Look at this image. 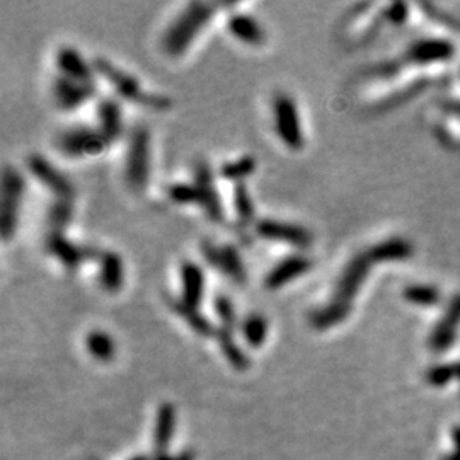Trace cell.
<instances>
[{
    "instance_id": "52a82bcc",
    "label": "cell",
    "mask_w": 460,
    "mask_h": 460,
    "mask_svg": "<svg viewBox=\"0 0 460 460\" xmlns=\"http://www.w3.org/2000/svg\"><path fill=\"white\" fill-rule=\"evenodd\" d=\"M107 136L102 134L101 128H93L87 125H77L57 135V145L65 155L78 157L89 155V153H99L111 145Z\"/></svg>"
},
{
    "instance_id": "d590c367",
    "label": "cell",
    "mask_w": 460,
    "mask_h": 460,
    "mask_svg": "<svg viewBox=\"0 0 460 460\" xmlns=\"http://www.w3.org/2000/svg\"><path fill=\"white\" fill-rule=\"evenodd\" d=\"M455 367V375H457V379L460 380V363H454Z\"/></svg>"
},
{
    "instance_id": "f546056e",
    "label": "cell",
    "mask_w": 460,
    "mask_h": 460,
    "mask_svg": "<svg viewBox=\"0 0 460 460\" xmlns=\"http://www.w3.org/2000/svg\"><path fill=\"white\" fill-rule=\"evenodd\" d=\"M404 298L414 305L430 307L437 305L440 300V292L428 285H411L404 290Z\"/></svg>"
},
{
    "instance_id": "5bb4252c",
    "label": "cell",
    "mask_w": 460,
    "mask_h": 460,
    "mask_svg": "<svg viewBox=\"0 0 460 460\" xmlns=\"http://www.w3.org/2000/svg\"><path fill=\"white\" fill-rule=\"evenodd\" d=\"M310 268H312L310 258L304 254H290L269 269L266 278H264V285L268 290H278L298 276L305 275Z\"/></svg>"
},
{
    "instance_id": "7402d4cb",
    "label": "cell",
    "mask_w": 460,
    "mask_h": 460,
    "mask_svg": "<svg viewBox=\"0 0 460 460\" xmlns=\"http://www.w3.org/2000/svg\"><path fill=\"white\" fill-rule=\"evenodd\" d=\"M167 304L196 334L200 336L217 334V327L211 324L203 314H200V310H198L196 307L186 304V302H182L181 298L177 297H167Z\"/></svg>"
},
{
    "instance_id": "ffe728a7",
    "label": "cell",
    "mask_w": 460,
    "mask_h": 460,
    "mask_svg": "<svg viewBox=\"0 0 460 460\" xmlns=\"http://www.w3.org/2000/svg\"><path fill=\"white\" fill-rule=\"evenodd\" d=\"M99 283L106 292L114 293L123 285V261L114 251H102L98 258Z\"/></svg>"
},
{
    "instance_id": "4dcf8cb0",
    "label": "cell",
    "mask_w": 460,
    "mask_h": 460,
    "mask_svg": "<svg viewBox=\"0 0 460 460\" xmlns=\"http://www.w3.org/2000/svg\"><path fill=\"white\" fill-rule=\"evenodd\" d=\"M213 309H215V314H217L218 321H220L222 327L234 331L235 309L230 298L223 295V293H217V295L213 297Z\"/></svg>"
},
{
    "instance_id": "74e56055",
    "label": "cell",
    "mask_w": 460,
    "mask_h": 460,
    "mask_svg": "<svg viewBox=\"0 0 460 460\" xmlns=\"http://www.w3.org/2000/svg\"><path fill=\"white\" fill-rule=\"evenodd\" d=\"M157 460H171V459H167V457H164V455H160V457L157 459Z\"/></svg>"
},
{
    "instance_id": "44dd1931",
    "label": "cell",
    "mask_w": 460,
    "mask_h": 460,
    "mask_svg": "<svg viewBox=\"0 0 460 460\" xmlns=\"http://www.w3.org/2000/svg\"><path fill=\"white\" fill-rule=\"evenodd\" d=\"M234 203L235 213H237V225H235V234L242 239V242L251 244L249 235H247V227L254 222V203L247 189L246 182H235L234 189Z\"/></svg>"
},
{
    "instance_id": "9c48e42d",
    "label": "cell",
    "mask_w": 460,
    "mask_h": 460,
    "mask_svg": "<svg viewBox=\"0 0 460 460\" xmlns=\"http://www.w3.org/2000/svg\"><path fill=\"white\" fill-rule=\"evenodd\" d=\"M201 254L215 269H220L225 276L234 280L235 283H246L247 273L240 259L239 251L232 244H215L210 239L201 240Z\"/></svg>"
},
{
    "instance_id": "277c9868",
    "label": "cell",
    "mask_w": 460,
    "mask_h": 460,
    "mask_svg": "<svg viewBox=\"0 0 460 460\" xmlns=\"http://www.w3.org/2000/svg\"><path fill=\"white\" fill-rule=\"evenodd\" d=\"M125 177L134 191H142L148 179V130L143 125H135L128 140Z\"/></svg>"
},
{
    "instance_id": "7a4b0ae2",
    "label": "cell",
    "mask_w": 460,
    "mask_h": 460,
    "mask_svg": "<svg viewBox=\"0 0 460 460\" xmlns=\"http://www.w3.org/2000/svg\"><path fill=\"white\" fill-rule=\"evenodd\" d=\"M218 6H222V4L201 2V0H194V2L188 4L172 19V23L169 24L163 38H160L164 52L171 57L182 55V52L193 43L203 26L210 23L211 16Z\"/></svg>"
},
{
    "instance_id": "e575fe53",
    "label": "cell",
    "mask_w": 460,
    "mask_h": 460,
    "mask_svg": "<svg viewBox=\"0 0 460 460\" xmlns=\"http://www.w3.org/2000/svg\"><path fill=\"white\" fill-rule=\"evenodd\" d=\"M452 438H454L455 452L449 455L445 460H460V426H455L454 432H452Z\"/></svg>"
},
{
    "instance_id": "603a6c76",
    "label": "cell",
    "mask_w": 460,
    "mask_h": 460,
    "mask_svg": "<svg viewBox=\"0 0 460 460\" xmlns=\"http://www.w3.org/2000/svg\"><path fill=\"white\" fill-rule=\"evenodd\" d=\"M99 128L111 142H114L122 134V111L114 99H102L98 106Z\"/></svg>"
},
{
    "instance_id": "8d00e7d4",
    "label": "cell",
    "mask_w": 460,
    "mask_h": 460,
    "mask_svg": "<svg viewBox=\"0 0 460 460\" xmlns=\"http://www.w3.org/2000/svg\"><path fill=\"white\" fill-rule=\"evenodd\" d=\"M131 460H148L147 457H135V459H131Z\"/></svg>"
},
{
    "instance_id": "d4e9b609",
    "label": "cell",
    "mask_w": 460,
    "mask_h": 460,
    "mask_svg": "<svg viewBox=\"0 0 460 460\" xmlns=\"http://www.w3.org/2000/svg\"><path fill=\"white\" fill-rule=\"evenodd\" d=\"M215 336H217L218 345H220V350L223 356L227 358V362H229L235 370H247V368H249V358L244 355V351L240 350L237 343H235L234 333H232L230 329H225V327L220 326Z\"/></svg>"
},
{
    "instance_id": "8992f818",
    "label": "cell",
    "mask_w": 460,
    "mask_h": 460,
    "mask_svg": "<svg viewBox=\"0 0 460 460\" xmlns=\"http://www.w3.org/2000/svg\"><path fill=\"white\" fill-rule=\"evenodd\" d=\"M24 191V179L12 165H4L2 171V213H0V232L7 240L14 235L18 227L19 203Z\"/></svg>"
},
{
    "instance_id": "1f68e13d",
    "label": "cell",
    "mask_w": 460,
    "mask_h": 460,
    "mask_svg": "<svg viewBox=\"0 0 460 460\" xmlns=\"http://www.w3.org/2000/svg\"><path fill=\"white\" fill-rule=\"evenodd\" d=\"M167 194L176 203H198V191L193 182H172L169 184Z\"/></svg>"
},
{
    "instance_id": "e0dca14e",
    "label": "cell",
    "mask_w": 460,
    "mask_h": 460,
    "mask_svg": "<svg viewBox=\"0 0 460 460\" xmlns=\"http://www.w3.org/2000/svg\"><path fill=\"white\" fill-rule=\"evenodd\" d=\"M460 324V295L452 300V304L447 310L445 317L442 319L440 324L430 336V346L435 351H445L454 345V339L457 336V329Z\"/></svg>"
},
{
    "instance_id": "cb8c5ba5",
    "label": "cell",
    "mask_w": 460,
    "mask_h": 460,
    "mask_svg": "<svg viewBox=\"0 0 460 460\" xmlns=\"http://www.w3.org/2000/svg\"><path fill=\"white\" fill-rule=\"evenodd\" d=\"M174 421H176V414H174L172 404L164 403L160 404L159 413H157V421H155V450L157 454L164 455L165 449L171 443L172 433H174Z\"/></svg>"
},
{
    "instance_id": "f1b7e54d",
    "label": "cell",
    "mask_w": 460,
    "mask_h": 460,
    "mask_svg": "<svg viewBox=\"0 0 460 460\" xmlns=\"http://www.w3.org/2000/svg\"><path fill=\"white\" fill-rule=\"evenodd\" d=\"M256 169V159L252 155H242L235 160L223 163L220 167L222 177L229 181L242 182L244 177H247Z\"/></svg>"
},
{
    "instance_id": "7c38bea8",
    "label": "cell",
    "mask_w": 460,
    "mask_h": 460,
    "mask_svg": "<svg viewBox=\"0 0 460 460\" xmlns=\"http://www.w3.org/2000/svg\"><path fill=\"white\" fill-rule=\"evenodd\" d=\"M254 227L256 234L263 239L281 240V242H288L292 246L300 247V249L309 247L312 244L310 230H307L302 225H297V223L280 222L275 220V218H259Z\"/></svg>"
},
{
    "instance_id": "3957f363",
    "label": "cell",
    "mask_w": 460,
    "mask_h": 460,
    "mask_svg": "<svg viewBox=\"0 0 460 460\" xmlns=\"http://www.w3.org/2000/svg\"><path fill=\"white\" fill-rule=\"evenodd\" d=\"M90 65H93V69L96 70L99 76L111 82V85L114 87L119 96L128 99V101L138 102V105L152 107L155 111H164L172 105L171 99L164 96V94L147 93V90L142 89L140 82L134 76L126 73L125 70L118 69L113 61H110L105 57H94Z\"/></svg>"
},
{
    "instance_id": "4316f807",
    "label": "cell",
    "mask_w": 460,
    "mask_h": 460,
    "mask_svg": "<svg viewBox=\"0 0 460 460\" xmlns=\"http://www.w3.org/2000/svg\"><path fill=\"white\" fill-rule=\"evenodd\" d=\"M240 333H242L246 343L252 348L263 346L264 339L268 334V321L266 317L261 316L258 312H252L242 321L240 326Z\"/></svg>"
},
{
    "instance_id": "83f0119b",
    "label": "cell",
    "mask_w": 460,
    "mask_h": 460,
    "mask_svg": "<svg viewBox=\"0 0 460 460\" xmlns=\"http://www.w3.org/2000/svg\"><path fill=\"white\" fill-rule=\"evenodd\" d=\"M72 200H55L48 206L47 227L48 230H64L72 218Z\"/></svg>"
},
{
    "instance_id": "d6986e66",
    "label": "cell",
    "mask_w": 460,
    "mask_h": 460,
    "mask_svg": "<svg viewBox=\"0 0 460 460\" xmlns=\"http://www.w3.org/2000/svg\"><path fill=\"white\" fill-rule=\"evenodd\" d=\"M227 28L235 38L247 45L259 47L266 40V33H264L263 26L252 16L244 14V12H232L227 19Z\"/></svg>"
},
{
    "instance_id": "484cf974",
    "label": "cell",
    "mask_w": 460,
    "mask_h": 460,
    "mask_svg": "<svg viewBox=\"0 0 460 460\" xmlns=\"http://www.w3.org/2000/svg\"><path fill=\"white\" fill-rule=\"evenodd\" d=\"M85 346L90 356L99 360V362H110V360L114 358V341L105 331H90L85 338Z\"/></svg>"
},
{
    "instance_id": "30bf717a",
    "label": "cell",
    "mask_w": 460,
    "mask_h": 460,
    "mask_svg": "<svg viewBox=\"0 0 460 460\" xmlns=\"http://www.w3.org/2000/svg\"><path fill=\"white\" fill-rule=\"evenodd\" d=\"M194 172V188L198 191V205L205 210L210 220L223 222V208L220 196L213 184V174H211L210 164L203 159H196L193 164Z\"/></svg>"
},
{
    "instance_id": "8fae6325",
    "label": "cell",
    "mask_w": 460,
    "mask_h": 460,
    "mask_svg": "<svg viewBox=\"0 0 460 460\" xmlns=\"http://www.w3.org/2000/svg\"><path fill=\"white\" fill-rule=\"evenodd\" d=\"M28 169L31 171L33 176L57 196V200H72L76 196V189L73 184L67 179L65 174H61L57 167L45 159L40 153H31L28 157Z\"/></svg>"
},
{
    "instance_id": "2e32d148",
    "label": "cell",
    "mask_w": 460,
    "mask_h": 460,
    "mask_svg": "<svg viewBox=\"0 0 460 460\" xmlns=\"http://www.w3.org/2000/svg\"><path fill=\"white\" fill-rule=\"evenodd\" d=\"M57 65L61 76H67L77 82H94V69L82 58L73 47H60L57 52Z\"/></svg>"
},
{
    "instance_id": "6da1fadb",
    "label": "cell",
    "mask_w": 460,
    "mask_h": 460,
    "mask_svg": "<svg viewBox=\"0 0 460 460\" xmlns=\"http://www.w3.org/2000/svg\"><path fill=\"white\" fill-rule=\"evenodd\" d=\"M375 263L377 261L372 256L370 249L356 252L353 258L348 261L346 266L343 268L339 278L336 280L329 302L317 307L309 314L310 326L319 331H324L345 321L351 312L353 298Z\"/></svg>"
},
{
    "instance_id": "ba28073f",
    "label": "cell",
    "mask_w": 460,
    "mask_h": 460,
    "mask_svg": "<svg viewBox=\"0 0 460 460\" xmlns=\"http://www.w3.org/2000/svg\"><path fill=\"white\" fill-rule=\"evenodd\" d=\"M45 249L55 256L67 269H77L85 261H98L101 249L94 246L76 244L64 235V230H47Z\"/></svg>"
},
{
    "instance_id": "4fadbf2b",
    "label": "cell",
    "mask_w": 460,
    "mask_h": 460,
    "mask_svg": "<svg viewBox=\"0 0 460 460\" xmlns=\"http://www.w3.org/2000/svg\"><path fill=\"white\" fill-rule=\"evenodd\" d=\"M94 93H96L94 82H77L61 73L53 81V98L57 105L65 111L84 105L87 99L93 98Z\"/></svg>"
},
{
    "instance_id": "9a60e30c",
    "label": "cell",
    "mask_w": 460,
    "mask_h": 460,
    "mask_svg": "<svg viewBox=\"0 0 460 460\" xmlns=\"http://www.w3.org/2000/svg\"><path fill=\"white\" fill-rule=\"evenodd\" d=\"M454 48L450 43L442 40H425L411 45L404 53V64H433V61H443L452 58Z\"/></svg>"
},
{
    "instance_id": "d6a6232c",
    "label": "cell",
    "mask_w": 460,
    "mask_h": 460,
    "mask_svg": "<svg viewBox=\"0 0 460 460\" xmlns=\"http://www.w3.org/2000/svg\"><path fill=\"white\" fill-rule=\"evenodd\" d=\"M452 379H457L454 365H438V367H433L432 370L426 374V380H428V384L433 385V387H443V385L449 384Z\"/></svg>"
},
{
    "instance_id": "836d02e7",
    "label": "cell",
    "mask_w": 460,
    "mask_h": 460,
    "mask_svg": "<svg viewBox=\"0 0 460 460\" xmlns=\"http://www.w3.org/2000/svg\"><path fill=\"white\" fill-rule=\"evenodd\" d=\"M406 6L404 4H391L387 9L384 11V18L392 20V23H403L406 19Z\"/></svg>"
},
{
    "instance_id": "ac0fdd59",
    "label": "cell",
    "mask_w": 460,
    "mask_h": 460,
    "mask_svg": "<svg viewBox=\"0 0 460 460\" xmlns=\"http://www.w3.org/2000/svg\"><path fill=\"white\" fill-rule=\"evenodd\" d=\"M181 285L182 293L181 300L191 307H200L203 292H205V276L203 269L193 261H182L181 263Z\"/></svg>"
},
{
    "instance_id": "5b68a950",
    "label": "cell",
    "mask_w": 460,
    "mask_h": 460,
    "mask_svg": "<svg viewBox=\"0 0 460 460\" xmlns=\"http://www.w3.org/2000/svg\"><path fill=\"white\" fill-rule=\"evenodd\" d=\"M273 116H275V130L287 147L298 151L304 147V131H302L298 111L292 96L287 93H275L271 101Z\"/></svg>"
}]
</instances>
